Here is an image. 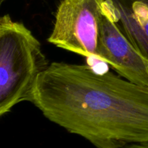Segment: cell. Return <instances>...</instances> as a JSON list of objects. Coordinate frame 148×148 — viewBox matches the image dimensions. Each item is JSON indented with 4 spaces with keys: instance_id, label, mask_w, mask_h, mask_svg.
Returning <instances> with one entry per match:
<instances>
[{
    "instance_id": "obj_1",
    "label": "cell",
    "mask_w": 148,
    "mask_h": 148,
    "mask_svg": "<svg viewBox=\"0 0 148 148\" xmlns=\"http://www.w3.org/2000/svg\"><path fill=\"white\" fill-rule=\"evenodd\" d=\"M30 102L96 148L148 142V89L113 72L52 62L38 78Z\"/></svg>"
},
{
    "instance_id": "obj_2",
    "label": "cell",
    "mask_w": 148,
    "mask_h": 148,
    "mask_svg": "<svg viewBox=\"0 0 148 148\" xmlns=\"http://www.w3.org/2000/svg\"><path fill=\"white\" fill-rule=\"evenodd\" d=\"M41 44L24 24L0 18V116L31 98L38 77L49 66Z\"/></svg>"
},
{
    "instance_id": "obj_3",
    "label": "cell",
    "mask_w": 148,
    "mask_h": 148,
    "mask_svg": "<svg viewBox=\"0 0 148 148\" xmlns=\"http://www.w3.org/2000/svg\"><path fill=\"white\" fill-rule=\"evenodd\" d=\"M102 0H62L48 42L68 51L99 61L104 17Z\"/></svg>"
},
{
    "instance_id": "obj_4",
    "label": "cell",
    "mask_w": 148,
    "mask_h": 148,
    "mask_svg": "<svg viewBox=\"0 0 148 148\" xmlns=\"http://www.w3.org/2000/svg\"><path fill=\"white\" fill-rule=\"evenodd\" d=\"M104 13L99 61L109 64L127 80L148 89V59L124 37L105 10Z\"/></svg>"
},
{
    "instance_id": "obj_5",
    "label": "cell",
    "mask_w": 148,
    "mask_h": 148,
    "mask_svg": "<svg viewBox=\"0 0 148 148\" xmlns=\"http://www.w3.org/2000/svg\"><path fill=\"white\" fill-rule=\"evenodd\" d=\"M124 37L148 59V0H102Z\"/></svg>"
},
{
    "instance_id": "obj_6",
    "label": "cell",
    "mask_w": 148,
    "mask_h": 148,
    "mask_svg": "<svg viewBox=\"0 0 148 148\" xmlns=\"http://www.w3.org/2000/svg\"><path fill=\"white\" fill-rule=\"evenodd\" d=\"M124 148H148V142L130 144Z\"/></svg>"
},
{
    "instance_id": "obj_7",
    "label": "cell",
    "mask_w": 148,
    "mask_h": 148,
    "mask_svg": "<svg viewBox=\"0 0 148 148\" xmlns=\"http://www.w3.org/2000/svg\"><path fill=\"white\" fill-rule=\"evenodd\" d=\"M5 1V0H0V3L1 4V3H2L3 1Z\"/></svg>"
}]
</instances>
